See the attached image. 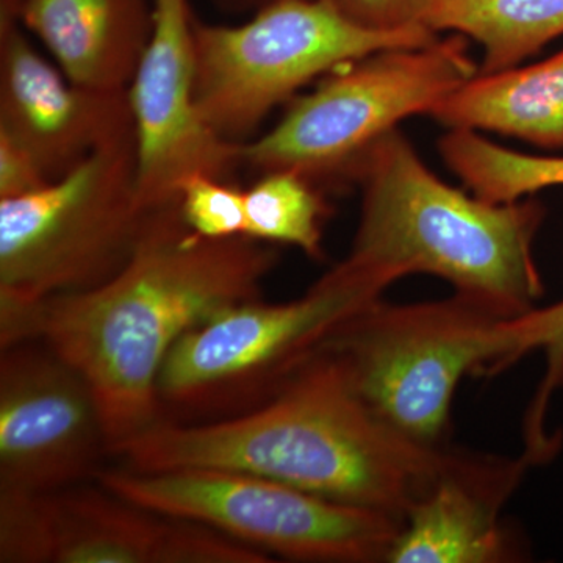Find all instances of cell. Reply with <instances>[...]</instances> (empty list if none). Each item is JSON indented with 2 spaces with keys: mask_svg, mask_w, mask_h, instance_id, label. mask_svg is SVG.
Returning a JSON list of instances; mask_svg holds the SVG:
<instances>
[{
  "mask_svg": "<svg viewBox=\"0 0 563 563\" xmlns=\"http://www.w3.org/2000/svg\"><path fill=\"white\" fill-rule=\"evenodd\" d=\"M272 244L192 232L177 203L152 210L132 257L106 284L36 302L0 301V347L40 342L76 366L101 409L110 455L163 420L158 376L185 333L261 299Z\"/></svg>",
  "mask_w": 563,
  "mask_h": 563,
  "instance_id": "1",
  "label": "cell"
},
{
  "mask_svg": "<svg viewBox=\"0 0 563 563\" xmlns=\"http://www.w3.org/2000/svg\"><path fill=\"white\" fill-rule=\"evenodd\" d=\"M113 457L136 472L255 474L404 523L453 454L385 424L320 351L261 406L222 420L157 422Z\"/></svg>",
  "mask_w": 563,
  "mask_h": 563,
  "instance_id": "2",
  "label": "cell"
},
{
  "mask_svg": "<svg viewBox=\"0 0 563 563\" xmlns=\"http://www.w3.org/2000/svg\"><path fill=\"white\" fill-rule=\"evenodd\" d=\"M362 190L350 254L390 274L442 277L455 295L504 318L533 309L543 285L532 246L544 207L525 198L483 201L440 180L398 131L373 144L352 169Z\"/></svg>",
  "mask_w": 563,
  "mask_h": 563,
  "instance_id": "3",
  "label": "cell"
},
{
  "mask_svg": "<svg viewBox=\"0 0 563 563\" xmlns=\"http://www.w3.org/2000/svg\"><path fill=\"white\" fill-rule=\"evenodd\" d=\"M393 282L347 257L296 301L236 303L185 333L158 376L162 421L222 420L261 406Z\"/></svg>",
  "mask_w": 563,
  "mask_h": 563,
  "instance_id": "4",
  "label": "cell"
},
{
  "mask_svg": "<svg viewBox=\"0 0 563 563\" xmlns=\"http://www.w3.org/2000/svg\"><path fill=\"white\" fill-rule=\"evenodd\" d=\"M362 401L413 442L437 446L459 383L518 361L515 318L454 295L446 301H379L352 314L322 344Z\"/></svg>",
  "mask_w": 563,
  "mask_h": 563,
  "instance_id": "5",
  "label": "cell"
},
{
  "mask_svg": "<svg viewBox=\"0 0 563 563\" xmlns=\"http://www.w3.org/2000/svg\"><path fill=\"white\" fill-rule=\"evenodd\" d=\"M479 73L466 36L393 47L332 70L262 136L240 143L257 173L295 172L321 185L344 184L376 141L413 114H429Z\"/></svg>",
  "mask_w": 563,
  "mask_h": 563,
  "instance_id": "6",
  "label": "cell"
},
{
  "mask_svg": "<svg viewBox=\"0 0 563 563\" xmlns=\"http://www.w3.org/2000/svg\"><path fill=\"white\" fill-rule=\"evenodd\" d=\"M147 214L135 133L32 195L0 199V301L36 302L106 284L132 257Z\"/></svg>",
  "mask_w": 563,
  "mask_h": 563,
  "instance_id": "7",
  "label": "cell"
},
{
  "mask_svg": "<svg viewBox=\"0 0 563 563\" xmlns=\"http://www.w3.org/2000/svg\"><path fill=\"white\" fill-rule=\"evenodd\" d=\"M437 38L429 29L368 31L329 0H273L239 25L196 21V106L218 135L244 143L274 109L322 74L377 51Z\"/></svg>",
  "mask_w": 563,
  "mask_h": 563,
  "instance_id": "8",
  "label": "cell"
},
{
  "mask_svg": "<svg viewBox=\"0 0 563 563\" xmlns=\"http://www.w3.org/2000/svg\"><path fill=\"white\" fill-rule=\"evenodd\" d=\"M95 483L181 520L207 526L258 553L296 562H385L402 521L268 477L228 470L101 468Z\"/></svg>",
  "mask_w": 563,
  "mask_h": 563,
  "instance_id": "9",
  "label": "cell"
},
{
  "mask_svg": "<svg viewBox=\"0 0 563 563\" xmlns=\"http://www.w3.org/2000/svg\"><path fill=\"white\" fill-rule=\"evenodd\" d=\"M0 490L2 563H268L231 537L155 512L95 483Z\"/></svg>",
  "mask_w": 563,
  "mask_h": 563,
  "instance_id": "10",
  "label": "cell"
},
{
  "mask_svg": "<svg viewBox=\"0 0 563 563\" xmlns=\"http://www.w3.org/2000/svg\"><path fill=\"white\" fill-rule=\"evenodd\" d=\"M110 455L90 383L49 346L0 354V490L49 493L95 479Z\"/></svg>",
  "mask_w": 563,
  "mask_h": 563,
  "instance_id": "11",
  "label": "cell"
},
{
  "mask_svg": "<svg viewBox=\"0 0 563 563\" xmlns=\"http://www.w3.org/2000/svg\"><path fill=\"white\" fill-rule=\"evenodd\" d=\"M195 24L190 0H154L150 41L128 88L146 211L177 203L192 176L228 180L242 166L240 144L210 129L196 106Z\"/></svg>",
  "mask_w": 563,
  "mask_h": 563,
  "instance_id": "12",
  "label": "cell"
},
{
  "mask_svg": "<svg viewBox=\"0 0 563 563\" xmlns=\"http://www.w3.org/2000/svg\"><path fill=\"white\" fill-rule=\"evenodd\" d=\"M18 21H0V133L58 179L107 144L135 133L128 90L70 81Z\"/></svg>",
  "mask_w": 563,
  "mask_h": 563,
  "instance_id": "13",
  "label": "cell"
},
{
  "mask_svg": "<svg viewBox=\"0 0 563 563\" xmlns=\"http://www.w3.org/2000/svg\"><path fill=\"white\" fill-rule=\"evenodd\" d=\"M525 462L453 454L435 483L410 507L385 562L498 563L512 558L499 521Z\"/></svg>",
  "mask_w": 563,
  "mask_h": 563,
  "instance_id": "14",
  "label": "cell"
},
{
  "mask_svg": "<svg viewBox=\"0 0 563 563\" xmlns=\"http://www.w3.org/2000/svg\"><path fill=\"white\" fill-rule=\"evenodd\" d=\"M22 27L74 84L128 90L154 22V0H18Z\"/></svg>",
  "mask_w": 563,
  "mask_h": 563,
  "instance_id": "15",
  "label": "cell"
},
{
  "mask_svg": "<svg viewBox=\"0 0 563 563\" xmlns=\"http://www.w3.org/2000/svg\"><path fill=\"white\" fill-rule=\"evenodd\" d=\"M450 131H490L563 150V51L548 60L477 73L429 113Z\"/></svg>",
  "mask_w": 563,
  "mask_h": 563,
  "instance_id": "16",
  "label": "cell"
},
{
  "mask_svg": "<svg viewBox=\"0 0 563 563\" xmlns=\"http://www.w3.org/2000/svg\"><path fill=\"white\" fill-rule=\"evenodd\" d=\"M426 27L484 49L481 74L515 68L563 35V0H432Z\"/></svg>",
  "mask_w": 563,
  "mask_h": 563,
  "instance_id": "17",
  "label": "cell"
},
{
  "mask_svg": "<svg viewBox=\"0 0 563 563\" xmlns=\"http://www.w3.org/2000/svg\"><path fill=\"white\" fill-rule=\"evenodd\" d=\"M448 168L476 198L507 203L563 185V157L520 154L485 140L476 131H450L440 140Z\"/></svg>",
  "mask_w": 563,
  "mask_h": 563,
  "instance_id": "18",
  "label": "cell"
},
{
  "mask_svg": "<svg viewBox=\"0 0 563 563\" xmlns=\"http://www.w3.org/2000/svg\"><path fill=\"white\" fill-rule=\"evenodd\" d=\"M331 213L321 188L295 172L263 173L246 188V233L268 244H290L322 257V224Z\"/></svg>",
  "mask_w": 563,
  "mask_h": 563,
  "instance_id": "19",
  "label": "cell"
},
{
  "mask_svg": "<svg viewBox=\"0 0 563 563\" xmlns=\"http://www.w3.org/2000/svg\"><path fill=\"white\" fill-rule=\"evenodd\" d=\"M177 207L185 224L211 240L246 236V190L211 176H192L184 181Z\"/></svg>",
  "mask_w": 563,
  "mask_h": 563,
  "instance_id": "20",
  "label": "cell"
},
{
  "mask_svg": "<svg viewBox=\"0 0 563 563\" xmlns=\"http://www.w3.org/2000/svg\"><path fill=\"white\" fill-rule=\"evenodd\" d=\"M518 358L532 351H543L548 357V374L540 390L539 402L532 410V429L542 420L543 407L551 391L563 384V301L536 309L515 318Z\"/></svg>",
  "mask_w": 563,
  "mask_h": 563,
  "instance_id": "21",
  "label": "cell"
},
{
  "mask_svg": "<svg viewBox=\"0 0 563 563\" xmlns=\"http://www.w3.org/2000/svg\"><path fill=\"white\" fill-rule=\"evenodd\" d=\"M347 20L368 31L401 32L426 27L432 0H329ZM431 31V29H429Z\"/></svg>",
  "mask_w": 563,
  "mask_h": 563,
  "instance_id": "22",
  "label": "cell"
},
{
  "mask_svg": "<svg viewBox=\"0 0 563 563\" xmlns=\"http://www.w3.org/2000/svg\"><path fill=\"white\" fill-rule=\"evenodd\" d=\"M49 181L27 151L0 133V199L32 195Z\"/></svg>",
  "mask_w": 563,
  "mask_h": 563,
  "instance_id": "23",
  "label": "cell"
},
{
  "mask_svg": "<svg viewBox=\"0 0 563 563\" xmlns=\"http://www.w3.org/2000/svg\"><path fill=\"white\" fill-rule=\"evenodd\" d=\"M218 5L224 9L243 11V10H257L273 0H217Z\"/></svg>",
  "mask_w": 563,
  "mask_h": 563,
  "instance_id": "24",
  "label": "cell"
}]
</instances>
